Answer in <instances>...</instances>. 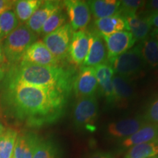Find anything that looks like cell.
<instances>
[{
  "label": "cell",
  "mask_w": 158,
  "mask_h": 158,
  "mask_svg": "<svg viewBox=\"0 0 158 158\" xmlns=\"http://www.w3.org/2000/svg\"><path fill=\"white\" fill-rule=\"evenodd\" d=\"M5 99L13 116L30 127H41L59 120L68 94L19 83H7Z\"/></svg>",
  "instance_id": "obj_1"
},
{
  "label": "cell",
  "mask_w": 158,
  "mask_h": 158,
  "mask_svg": "<svg viewBox=\"0 0 158 158\" xmlns=\"http://www.w3.org/2000/svg\"><path fill=\"white\" fill-rule=\"evenodd\" d=\"M59 151L54 142L40 140L32 158H58Z\"/></svg>",
  "instance_id": "obj_28"
},
{
  "label": "cell",
  "mask_w": 158,
  "mask_h": 158,
  "mask_svg": "<svg viewBox=\"0 0 158 158\" xmlns=\"http://www.w3.org/2000/svg\"><path fill=\"white\" fill-rule=\"evenodd\" d=\"M147 7L151 11H158V0H152L147 3Z\"/></svg>",
  "instance_id": "obj_33"
},
{
  "label": "cell",
  "mask_w": 158,
  "mask_h": 158,
  "mask_svg": "<svg viewBox=\"0 0 158 158\" xmlns=\"http://www.w3.org/2000/svg\"><path fill=\"white\" fill-rule=\"evenodd\" d=\"M97 31L101 35H108L127 29L125 20L122 15H115L96 20Z\"/></svg>",
  "instance_id": "obj_20"
},
{
  "label": "cell",
  "mask_w": 158,
  "mask_h": 158,
  "mask_svg": "<svg viewBox=\"0 0 158 158\" xmlns=\"http://www.w3.org/2000/svg\"><path fill=\"white\" fill-rule=\"evenodd\" d=\"M114 102H124L133 95V89L127 78L115 74L112 79Z\"/></svg>",
  "instance_id": "obj_21"
},
{
  "label": "cell",
  "mask_w": 158,
  "mask_h": 158,
  "mask_svg": "<svg viewBox=\"0 0 158 158\" xmlns=\"http://www.w3.org/2000/svg\"><path fill=\"white\" fill-rule=\"evenodd\" d=\"M18 132L13 129H7L0 135V158H13Z\"/></svg>",
  "instance_id": "obj_25"
},
{
  "label": "cell",
  "mask_w": 158,
  "mask_h": 158,
  "mask_svg": "<svg viewBox=\"0 0 158 158\" xmlns=\"http://www.w3.org/2000/svg\"><path fill=\"white\" fill-rule=\"evenodd\" d=\"M91 33V45L87 56L85 59L84 67L94 68L99 64L106 63L108 60L107 49L102 35L98 31Z\"/></svg>",
  "instance_id": "obj_12"
},
{
  "label": "cell",
  "mask_w": 158,
  "mask_h": 158,
  "mask_svg": "<svg viewBox=\"0 0 158 158\" xmlns=\"http://www.w3.org/2000/svg\"><path fill=\"white\" fill-rule=\"evenodd\" d=\"M150 36L155 39L158 42V29H154L152 32H150Z\"/></svg>",
  "instance_id": "obj_35"
},
{
  "label": "cell",
  "mask_w": 158,
  "mask_h": 158,
  "mask_svg": "<svg viewBox=\"0 0 158 158\" xmlns=\"http://www.w3.org/2000/svg\"><path fill=\"white\" fill-rule=\"evenodd\" d=\"M147 19L152 27H156L158 29V11H150L145 15Z\"/></svg>",
  "instance_id": "obj_31"
},
{
  "label": "cell",
  "mask_w": 158,
  "mask_h": 158,
  "mask_svg": "<svg viewBox=\"0 0 158 158\" xmlns=\"http://www.w3.org/2000/svg\"><path fill=\"white\" fill-rule=\"evenodd\" d=\"M140 49L146 65L152 68L158 66V42L149 35L140 43Z\"/></svg>",
  "instance_id": "obj_23"
},
{
  "label": "cell",
  "mask_w": 158,
  "mask_h": 158,
  "mask_svg": "<svg viewBox=\"0 0 158 158\" xmlns=\"http://www.w3.org/2000/svg\"><path fill=\"white\" fill-rule=\"evenodd\" d=\"M90 158H112L111 156L108 154L106 153H102V152H99L94 154Z\"/></svg>",
  "instance_id": "obj_34"
},
{
  "label": "cell",
  "mask_w": 158,
  "mask_h": 158,
  "mask_svg": "<svg viewBox=\"0 0 158 158\" xmlns=\"http://www.w3.org/2000/svg\"><path fill=\"white\" fill-rule=\"evenodd\" d=\"M91 13L96 20L119 15L121 1L116 0H92L87 2Z\"/></svg>",
  "instance_id": "obj_19"
},
{
  "label": "cell",
  "mask_w": 158,
  "mask_h": 158,
  "mask_svg": "<svg viewBox=\"0 0 158 158\" xmlns=\"http://www.w3.org/2000/svg\"><path fill=\"white\" fill-rule=\"evenodd\" d=\"M41 138L31 132L18 135L13 158H32Z\"/></svg>",
  "instance_id": "obj_16"
},
{
  "label": "cell",
  "mask_w": 158,
  "mask_h": 158,
  "mask_svg": "<svg viewBox=\"0 0 158 158\" xmlns=\"http://www.w3.org/2000/svg\"><path fill=\"white\" fill-rule=\"evenodd\" d=\"M61 8V3L58 1H45L31 15L26 25L35 34H40L43 26L49 17Z\"/></svg>",
  "instance_id": "obj_14"
},
{
  "label": "cell",
  "mask_w": 158,
  "mask_h": 158,
  "mask_svg": "<svg viewBox=\"0 0 158 158\" xmlns=\"http://www.w3.org/2000/svg\"><path fill=\"white\" fill-rule=\"evenodd\" d=\"M66 19V14L64 13L62 8L61 7L58 10L55 12L54 14L51 15L48 20L45 21L44 25L43 26L40 34L45 36V35L53 32V31L56 30L57 29H59V27L64 25Z\"/></svg>",
  "instance_id": "obj_27"
},
{
  "label": "cell",
  "mask_w": 158,
  "mask_h": 158,
  "mask_svg": "<svg viewBox=\"0 0 158 158\" xmlns=\"http://www.w3.org/2000/svg\"><path fill=\"white\" fill-rule=\"evenodd\" d=\"M64 5L70 19V24L74 31L82 30L91 21V13L87 2L81 0H68Z\"/></svg>",
  "instance_id": "obj_7"
},
{
  "label": "cell",
  "mask_w": 158,
  "mask_h": 158,
  "mask_svg": "<svg viewBox=\"0 0 158 158\" xmlns=\"http://www.w3.org/2000/svg\"><path fill=\"white\" fill-rule=\"evenodd\" d=\"M5 60V55H4L2 45H0V64H2Z\"/></svg>",
  "instance_id": "obj_36"
},
{
  "label": "cell",
  "mask_w": 158,
  "mask_h": 158,
  "mask_svg": "<svg viewBox=\"0 0 158 158\" xmlns=\"http://www.w3.org/2000/svg\"><path fill=\"white\" fill-rule=\"evenodd\" d=\"M76 76L74 70L59 65L40 66L20 62L10 70L7 83H19L57 90L68 95L73 86Z\"/></svg>",
  "instance_id": "obj_2"
},
{
  "label": "cell",
  "mask_w": 158,
  "mask_h": 158,
  "mask_svg": "<svg viewBox=\"0 0 158 158\" xmlns=\"http://www.w3.org/2000/svg\"><path fill=\"white\" fill-rule=\"evenodd\" d=\"M20 62L40 65L59 66V60L49 51L44 43L36 41L27 49Z\"/></svg>",
  "instance_id": "obj_10"
},
{
  "label": "cell",
  "mask_w": 158,
  "mask_h": 158,
  "mask_svg": "<svg viewBox=\"0 0 158 158\" xmlns=\"http://www.w3.org/2000/svg\"><path fill=\"white\" fill-rule=\"evenodd\" d=\"M91 45V33L84 30L73 31L68 49V55L71 62L76 66L83 64L87 56Z\"/></svg>",
  "instance_id": "obj_11"
},
{
  "label": "cell",
  "mask_w": 158,
  "mask_h": 158,
  "mask_svg": "<svg viewBox=\"0 0 158 158\" xmlns=\"http://www.w3.org/2000/svg\"><path fill=\"white\" fill-rule=\"evenodd\" d=\"M126 22L127 31H130L136 40H143L149 36L152 26L145 16L130 14L123 17Z\"/></svg>",
  "instance_id": "obj_17"
},
{
  "label": "cell",
  "mask_w": 158,
  "mask_h": 158,
  "mask_svg": "<svg viewBox=\"0 0 158 158\" xmlns=\"http://www.w3.org/2000/svg\"><path fill=\"white\" fill-rule=\"evenodd\" d=\"M98 114V102L95 96L78 99L73 109V120L77 127L89 130Z\"/></svg>",
  "instance_id": "obj_6"
},
{
  "label": "cell",
  "mask_w": 158,
  "mask_h": 158,
  "mask_svg": "<svg viewBox=\"0 0 158 158\" xmlns=\"http://www.w3.org/2000/svg\"><path fill=\"white\" fill-rule=\"evenodd\" d=\"M73 31L70 23H65L56 30L44 36L43 42L59 61L63 60L68 55Z\"/></svg>",
  "instance_id": "obj_5"
},
{
  "label": "cell",
  "mask_w": 158,
  "mask_h": 158,
  "mask_svg": "<svg viewBox=\"0 0 158 158\" xmlns=\"http://www.w3.org/2000/svg\"><path fill=\"white\" fill-rule=\"evenodd\" d=\"M5 77V71L0 67V81H2Z\"/></svg>",
  "instance_id": "obj_38"
},
{
  "label": "cell",
  "mask_w": 158,
  "mask_h": 158,
  "mask_svg": "<svg viewBox=\"0 0 158 158\" xmlns=\"http://www.w3.org/2000/svg\"><path fill=\"white\" fill-rule=\"evenodd\" d=\"M146 2L139 0H123L119 7V15L122 17L130 14H136V12L145 4Z\"/></svg>",
  "instance_id": "obj_29"
},
{
  "label": "cell",
  "mask_w": 158,
  "mask_h": 158,
  "mask_svg": "<svg viewBox=\"0 0 158 158\" xmlns=\"http://www.w3.org/2000/svg\"><path fill=\"white\" fill-rule=\"evenodd\" d=\"M147 123L143 117L125 118L110 123L107 127V131L113 138H127L135 133Z\"/></svg>",
  "instance_id": "obj_13"
},
{
  "label": "cell",
  "mask_w": 158,
  "mask_h": 158,
  "mask_svg": "<svg viewBox=\"0 0 158 158\" xmlns=\"http://www.w3.org/2000/svg\"><path fill=\"white\" fill-rule=\"evenodd\" d=\"M40 0H19L14 2V13L21 23H27L35 12L42 5Z\"/></svg>",
  "instance_id": "obj_22"
},
{
  "label": "cell",
  "mask_w": 158,
  "mask_h": 158,
  "mask_svg": "<svg viewBox=\"0 0 158 158\" xmlns=\"http://www.w3.org/2000/svg\"><path fill=\"white\" fill-rule=\"evenodd\" d=\"M108 63L113 68L115 74L127 79L139 74L146 66L139 44L108 61Z\"/></svg>",
  "instance_id": "obj_4"
},
{
  "label": "cell",
  "mask_w": 158,
  "mask_h": 158,
  "mask_svg": "<svg viewBox=\"0 0 158 158\" xmlns=\"http://www.w3.org/2000/svg\"><path fill=\"white\" fill-rule=\"evenodd\" d=\"M19 26V20L12 10L0 15V42L5 40Z\"/></svg>",
  "instance_id": "obj_26"
},
{
  "label": "cell",
  "mask_w": 158,
  "mask_h": 158,
  "mask_svg": "<svg viewBox=\"0 0 158 158\" xmlns=\"http://www.w3.org/2000/svg\"><path fill=\"white\" fill-rule=\"evenodd\" d=\"M73 89L78 99L94 96L98 83L94 68L82 67L75 78Z\"/></svg>",
  "instance_id": "obj_9"
},
{
  "label": "cell",
  "mask_w": 158,
  "mask_h": 158,
  "mask_svg": "<svg viewBox=\"0 0 158 158\" xmlns=\"http://www.w3.org/2000/svg\"><path fill=\"white\" fill-rule=\"evenodd\" d=\"M149 158H158V155L154 156V157H149Z\"/></svg>",
  "instance_id": "obj_39"
},
{
  "label": "cell",
  "mask_w": 158,
  "mask_h": 158,
  "mask_svg": "<svg viewBox=\"0 0 158 158\" xmlns=\"http://www.w3.org/2000/svg\"><path fill=\"white\" fill-rule=\"evenodd\" d=\"M100 92L108 103H114L112 79L115 73L108 63L99 64L94 68Z\"/></svg>",
  "instance_id": "obj_15"
},
{
  "label": "cell",
  "mask_w": 158,
  "mask_h": 158,
  "mask_svg": "<svg viewBox=\"0 0 158 158\" xmlns=\"http://www.w3.org/2000/svg\"><path fill=\"white\" fill-rule=\"evenodd\" d=\"M143 118L147 122L158 124V97L149 105Z\"/></svg>",
  "instance_id": "obj_30"
},
{
  "label": "cell",
  "mask_w": 158,
  "mask_h": 158,
  "mask_svg": "<svg viewBox=\"0 0 158 158\" xmlns=\"http://www.w3.org/2000/svg\"><path fill=\"white\" fill-rule=\"evenodd\" d=\"M158 155V139L130 147L124 158H149Z\"/></svg>",
  "instance_id": "obj_24"
},
{
  "label": "cell",
  "mask_w": 158,
  "mask_h": 158,
  "mask_svg": "<svg viewBox=\"0 0 158 158\" xmlns=\"http://www.w3.org/2000/svg\"><path fill=\"white\" fill-rule=\"evenodd\" d=\"M5 130H6V129H5V126H4L3 124H2L1 122H0V135H1L2 134H3L4 133H5Z\"/></svg>",
  "instance_id": "obj_37"
},
{
  "label": "cell",
  "mask_w": 158,
  "mask_h": 158,
  "mask_svg": "<svg viewBox=\"0 0 158 158\" xmlns=\"http://www.w3.org/2000/svg\"><path fill=\"white\" fill-rule=\"evenodd\" d=\"M37 35L27 25H19L7 37L2 45L5 58L9 63L16 64L31 45L36 42Z\"/></svg>",
  "instance_id": "obj_3"
},
{
  "label": "cell",
  "mask_w": 158,
  "mask_h": 158,
  "mask_svg": "<svg viewBox=\"0 0 158 158\" xmlns=\"http://www.w3.org/2000/svg\"><path fill=\"white\" fill-rule=\"evenodd\" d=\"M15 2L7 1V0H0V15L5 12L12 9L14 5Z\"/></svg>",
  "instance_id": "obj_32"
},
{
  "label": "cell",
  "mask_w": 158,
  "mask_h": 158,
  "mask_svg": "<svg viewBox=\"0 0 158 158\" xmlns=\"http://www.w3.org/2000/svg\"><path fill=\"white\" fill-rule=\"evenodd\" d=\"M158 139V124L147 122L133 135L122 142V146L130 148L140 143H148Z\"/></svg>",
  "instance_id": "obj_18"
},
{
  "label": "cell",
  "mask_w": 158,
  "mask_h": 158,
  "mask_svg": "<svg viewBox=\"0 0 158 158\" xmlns=\"http://www.w3.org/2000/svg\"><path fill=\"white\" fill-rule=\"evenodd\" d=\"M107 49L108 61L111 60L133 48L136 40L127 31H122L108 35H102Z\"/></svg>",
  "instance_id": "obj_8"
}]
</instances>
